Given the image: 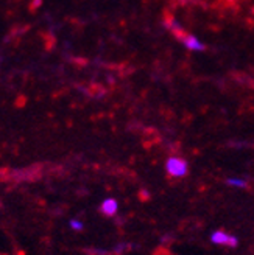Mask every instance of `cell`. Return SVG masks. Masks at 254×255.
<instances>
[{
    "label": "cell",
    "instance_id": "1",
    "mask_svg": "<svg viewBox=\"0 0 254 255\" xmlns=\"http://www.w3.org/2000/svg\"><path fill=\"white\" fill-rule=\"evenodd\" d=\"M166 171L173 179H181V177H186L189 173V163L186 159L180 156H170L166 160Z\"/></svg>",
    "mask_w": 254,
    "mask_h": 255
},
{
    "label": "cell",
    "instance_id": "2",
    "mask_svg": "<svg viewBox=\"0 0 254 255\" xmlns=\"http://www.w3.org/2000/svg\"><path fill=\"white\" fill-rule=\"evenodd\" d=\"M211 243L217 246H226V248H237L239 238L233 234H228L226 231H214L211 234Z\"/></svg>",
    "mask_w": 254,
    "mask_h": 255
},
{
    "label": "cell",
    "instance_id": "3",
    "mask_svg": "<svg viewBox=\"0 0 254 255\" xmlns=\"http://www.w3.org/2000/svg\"><path fill=\"white\" fill-rule=\"evenodd\" d=\"M100 213L108 218H112L119 213V202L116 198H106L100 204Z\"/></svg>",
    "mask_w": 254,
    "mask_h": 255
},
{
    "label": "cell",
    "instance_id": "4",
    "mask_svg": "<svg viewBox=\"0 0 254 255\" xmlns=\"http://www.w3.org/2000/svg\"><path fill=\"white\" fill-rule=\"evenodd\" d=\"M180 41L184 44V47L187 50H190V52H205V50H206V45L203 42H200V39L195 36L183 34V36H180Z\"/></svg>",
    "mask_w": 254,
    "mask_h": 255
},
{
    "label": "cell",
    "instance_id": "5",
    "mask_svg": "<svg viewBox=\"0 0 254 255\" xmlns=\"http://www.w3.org/2000/svg\"><path fill=\"white\" fill-rule=\"evenodd\" d=\"M226 184L234 188H247L248 187V182H247V179H244V177H228Z\"/></svg>",
    "mask_w": 254,
    "mask_h": 255
},
{
    "label": "cell",
    "instance_id": "6",
    "mask_svg": "<svg viewBox=\"0 0 254 255\" xmlns=\"http://www.w3.org/2000/svg\"><path fill=\"white\" fill-rule=\"evenodd\" d=\"M69 227L73 232H83L84 231V223L80 218H72L69 220Z\"/></svg>",
    "mask_w": 254,
    "mask_h": 255
},
{
    "label": "cell",
    "instance_id": "7",
    "mask_svg": "<svg viewBox=\"0 0 254 255\" xmlns=\"http://www.w3.org/2000/svg\"><path fill=\"white\" fill-rule=\"evenodd\" d=\"M130 248H131V245H128V243H120V245H116V246L111 249V254H114V255H122L126 251H130Z\"/></svg>",
    "mask_w": 254,
    "mask_h": 255
}]
</instances>
